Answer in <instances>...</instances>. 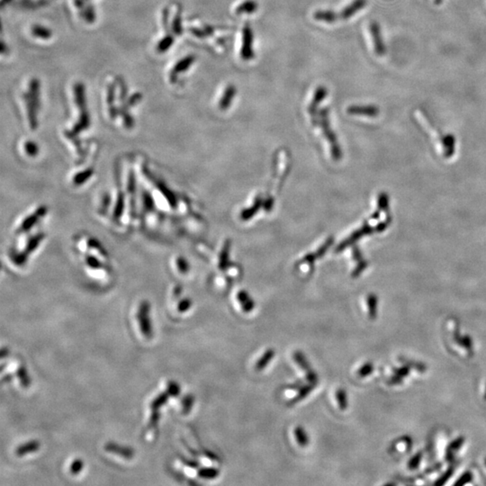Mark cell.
Returning <instances> with one entry per match:
<instances>
[{
    "label": "cell",
    "mask_w": 486,
    "mask_h": 486,
    "mask_svg": "<svg viewBox=\"0 0 486 486\" xmlns=\"http://www.w3.org/2000/svg\"><path fill=\"white\" fill-rule=\"evenodd\" d=\"M237 299L240 303V306L241 308L243 310V312L245 313H251L252 311H253L254 307H255V303L253 302L252 298L250 297V296L247 294L245 291H241L238 294L237 296Z\"/></svg>",
    "instance_id": "12"
},
{
    "label": "cell",
    "mask_w": 486,
    "mask_h": 486,
    "mask_svg": "<svg viewBox=\"0 0 486 486\" xmlns=\"http://www.w3.org/2000/svg\"><path fill=\"white\" fill-rule=\"evenodd\" d=\"M348 113L350 115L377 116L379 113V110L377 106H352L348 108Z\"/></svg>",
    "instance_id": "5"
},
{
    "label": "cell",
    "mask_w": 486,
    "mask_h": 486,
    "mask_svg": "<svg viewBox=\"0 0 486 486\" xmlns=\"http://www.w3.org/2000/svg\"><path fill=\"white\" fill-rule=\"evenodd\" d=\"M316 384H317L316 383H307L304 385H301L296 395L292 398L291 403H297L299 401H303L304 398H306L314 391Z\"/></svg>",
    "instance_id": "9"
},
{
    "label": "cell",
    "mask_w": 486,
    "mask_h": 486,
    "mask_svg": "<svg viewBox=\"0 0 486 486\" xmlns=\"http://www.w3.org/2000/svg\"><path fill=\"white\" fill-rule=\"evenodd\" d=\"M335 398L338 409L340 411H346L349 406V400L346 390L343 388H338L335 393Z\"/></svg>",
    "instance_id": "16"
},
{
    "label": "cell",
    "mask_w": 486,
    "mask_h": 486,
    "mask_svg": "<svg viewBox=\"0 0 486 486\" xmlns=\"http://www.w3.org/2000/svg\"><path fill=\"white\" fill-rule=\"evenodd\" d=\"M169 394L168 392L167 393H163L161 395L157 396L155 398L154 401H152V403L150 404V408L152 410H159L160 407L162 406L164 403H166L167 401L169 399Z\"/></svg>",
    "instance_id": "20"
},
{
    "label": "cell",
    "mask_w": 486,
    "mask_h": 486,
    "mask_svg": "<svg viewBox=\"0 0 486 486\" xmlns=\"http://www.w3.org/2000/svg\"><path fill=\"white\" fill-rule=\"evenodd\" d=\"M293 360L296 364V366L305 373L312 370V366L310 365L309 361L306 359L305 355L301 351H295L293 353Z\"/></svg>",
    "instance_id": "11"
},
{
    "label": "cell",
    "mask_w": 486,
    "mask_h": 486,
    "mask_svg": "<svg viewBox=\"0 0 486 486\" xmlns=\"http://www.w3.org/2000/svg\"><path fill=\"white\" fill-rule=\"evenodd\" d=\"M149 303L148 302H143L140 304L138 311V322L143 336L147 338H150L152 336V327L149 320Z\"/></svg>",
    "instance_id": "1"
},
{
    "label": "cell",
    "mask_w": 486,
    "mask_h": 486,
    "mask_svg": "<svg viewBox=\"0 0 486 486\" xmlns=\"http://www.w3.org/2000/svg\"><path fill=\"white\" fill-rule=\"evenodd\" d=\"M253 31L250 25H245L242 31V45L240 50V56L244 61H250L254 58L253 50Z\"/></svg>",
    "instance_id": "2"
},
{
    "label": "cell",
    "mask_w": 486,
    "mask_h": 486,
    "mask_svg": "<svg viewBox=\"0 0 486 486\" xmlns=\"http://www.w3.org/2000/svg\"><path fill=\"white\" fill-rule=\"evenodd\" d=\"M367 306H368V315L371 319L376 318L377 316V298L375 296H369L367 299Z\"/></svg>",
    "instance_id": "22"
},
{
    "label": "cell",
    "mask_w": 486,
    "mask_h": 486,
    "mask_svg": "<svg viewBox=\"0 0 486 486\" xmlns=\"http://www.w3.org/2000/svg\"><path fill=\"white\" fill-rule=\"evenodd\" d=\"M191 305H192V303L189 299H184L181 302H179L178 303V306H177V309L180 312V313H185L187 311H189L190 308H191Z\"/></svg>",
    "instance_id": "27"
},
{
    "label": "cell",
    "mask_w": 486,
    "mask_h": 486,
    "mask_svg": "<svg viewBox=\"0 0 486 486\" xmlns=\"http://www.w3.org/2000/svg\"><path fill=\"white\" fill-rule=\"evenodd\" d=\"M236 92H237V88L234 85H229L225 88L223 97L221 98L220 103H219L220 108L222 110H225L229 107L232 100H233V98H234Z\"/></svg>",
    "instance_id": "7"
},
{
    "label": "cell",
    "mask_w": 486,
    "mask_h": 486,
    "mask_svg": "<svg viewBox=\"0 0 486 486\" xmlns=\"http://www.w3.org/2000/svg\"><path fill=\"white\" fill-rule=\"evenodd\" d=\"M194 59L195 58L193 55H190V56H188V57L184 58L182 61H180L176 65L175 69H174V72L175 73H179V72H183L185 70L189 69V67L194 63Z\"/></svg>",
    "instance_id": "19"
},
{
    "label": "cell",
    "mask_w": 486,
    "mask_h": 486,
    "mask_svg": "<svg viewBox=\"0 0 486 486\" xmlns=\"http://www.w3.org/2000/svg\"><path fill=\"white\" fill-rule=\"evenodd\" d=\"M328 95V90H327L326 87L323 86H318L316 89H315V96H314V98H313V101L312 103L309 106V113H311L312 115H314L316 113V110H317V107L319 106V104L325 99V97H327Z\"/></svg>",
    "instance_id": "6"
},
{
    "label": "cell",
    "mask_w": 486,
    "mask_h": 486,
    "mask_svg": "<svg viewBox=\"0 0 486 486\" xmlns=\"http://www.w3.org/2000/svg\"><path fill=\"white\" fill-rule=\"evenodd\" d=\"M366 5V0H354L341 11V13L339 14V18L343 20H347L351 17H353L359 10L363 9Z\"/></svg>",
    "instance_id": "4"
},
{
    "label": "cell",
    "mask_w": 486,
    "mask_h": 486,
    "mask_svg": "<svg viewBox=\"0 0 486 486\" xmlns=\"http://www.w3.org/2000/svg\"><path fill=\"white\" fill-rule=\"evenodd\" d=\"M305 379L308 383H316L318 382V376L313 369L311 371L305 373Z\"/></svg>",
    "instance_id": "28"
},
{
    "label": "cell",
    "mask_w": 486,
    "mask_h": 486,
    "mask_svg": "<svg viewBox=\"0 0 486 486\" xmlns=\"http://www.w3.org/2000/svg\"><path fill=\"white\" fill-rule=\"evenodd\" d=\"M293 434H294V437H295V439H296L299 446H302V447L308 446L309 438H308L307 432L305 431L303 427L302 426L295 427L294 430H293Z\"/></svg>",
    "instance_id": "14"
},
{
    "label": "cell",
    "mask_w": 486,
    "mask_h": 486,
    "mask_svg": "<svg viewBox=\"0 0 486 486\" xmlns=\"http://www.w3.org/2000/svg\"><path fill=\"white\" fill-rule=\"evenodd\" d=\"M275 356V350L274 349H268L264 351L263 354L257 359L255 364V369L257 371H262L264 368L269 366V363L272 361Z\"/></svg>",
    "instance_id": "8"
},
{
    "label": "cell",
    "mask_w": 486,
    "mask_h": 486,
    "mask_svg": "<svg viewBox=\"0 0 486 486\" xmlns=\"http://www.w3.org/2000/svg\"><path fill=\"white\" fill-rule=\"evenodd\" d=\"M180 393V387L176 382H170L168 385V394L173 397H176Z\"/></svg>",
    "instance_id": "26"
},
{
    "label": "cell",
    "mask_w": 486,
    "mask_h": 486,
    "mask_svg": "<svg viewBox=\"0 0 486 486\" xmlns=\"http://www.w3.org/2000/svg\"><path fill=\"white\" fill-rule=\"evenodd\" d=\"M83 461L81 459H76L74 460L71 465H70V467H69V471L72 475H78L80 474L81 472V470L83 468Z\"/></svg>",
    "instance_id": "25"
},
{
    "label": "cell",
    "mask_w": 486,
    "mask_h": 486,
    "mask_svg": "<svg viewBox=\"0 0 486 486\" xmlns=\"http://www.w3.org/2000/svg\"><path fill=\"white\" fill-rule=\"evenodd\" d=\"M257 7H258V5H257L256 1H254V0H246V1L242 2L240 6L236 8L235 13L237 15L252 14V13L257 11Z\"/></svg>",
    "instance_id": "15"
},
{
    "label": "cell",
    "mask_w": 486,
    "mask_h": 486,
    "mask_svg": "<svg viewBox=\"0 0 486 486\" xmlns=\"http://www.w3.org/2000/svg\"><path fill=\"white\" fill-rule=\"evenodd\" d=\"M106 451L110 452V453L117 454V455H120V456L126 457L127 458H132V454H133L132 449H129V448L124 447V446H117L115 444H107L106 446Z\"/></svg>",
    "instance_id": "17"
},
{
    "label": "cell",
    "mask_w": 486,
    "mask_h": 486,
    "mask_svg": "<svg viewBox=\"0 0 486 486\" xmlns=\"http://www.w3.org/2000/svg\"><path fill=\"white\" fill-rule=\"evenodd\" d=\"M441 2H442V0H435V3L437 5H440V4H441Z\"/></svg>",
    "instance_id": "29"
},
{
    "label": "cell",
    "mask_w": 486,
    "mask_h": 486,
    "mask_svg": "<svg viewBox=\"0 0 486 486\" xmlns=\"http://www.w3.org/2000/svg\"><path fill=\"white\" fill-rule=\"evenodd\" d=\"M193 404H194V397H193V395H189L185 396L183 399V402H182L184 413H189L190 412V410L192 409Z\"/></svg>",
    "instance_id": "24"
},
{
    "label": "cell",
    "mask_w": 486,
    "mask_h": 486,
    "mask_svg": "<svg viewBox=\"0 0 486 486\" xmlns=\"http://www.w3.org/2000/svg\"><path fill=\"white\" fill-rule=\"evenodd\" d=\"M369 29H370V33H371L375 52L378 56H383L385 53V45L383 42V36L381 34V29L379 26V23L376 21H373L370 23Z\"/></svg>",
    "instance_id": "3"
},
{
    "label": "cell",
    "mask_w": 486,
    "mask_h": 486,
    "mask_svg": "<svg viewBox=\"0 0 486 486\" xmlns=\"http://www.w3.org/2000/svg\"><path fill=\"white\" fill-rule=\"evenodd\" d=\"M18 378H19V380L21 383L23 384V386L24 387H27L29 384H30V380H29L28 375H27V372L25 370L24 367H20L18 369Z\"/></svg>",
    "instance_id": "23"
},
{
    "label": "cell",
    "mask_w": 486,
    "mask_h": 486,
    "mask_svg": "<svg viewBox=\"0 0 486 486\" xmlns=\"http://www.w3.org/2000/svg\"><path fill=\"white\" fill-rule=\"evenodd\" d=\"M39 448H40L39 441H30V442H27V443H25L23 445L18 446V448H17V455H18V457H23V456H25V455H28V454H31V453L37 451Z\"/></svg>",
    "instance_id": "13"
},
{
    "label": "cell",
    "mask_w": 486,
    "mask_h": 486,
    "mask_svg": "<svg viewBox=\"0 0 486 486\" xmlns=\"http://www.w3.org/2000/svg\"><path fill=\"white\" fill-rule=\"evenodd\" d=\"M198 475L204 479H214L220 475L219 469L214 467H205L198 470Z\"/></svg>",
    "instance_id": "18"
},
{
    "label": "cell",
    "mask_w": 486,
    "mask_h": 486,
    "mask_svg": "<svg viewBox=\"0 0 486 486\" xmlns=\"http://www.w3.org/2000/svg\"><path fill=\"white\" fill-rule=\"evenodd\" d=\"M374 370V366L370 362H366L363 366L358 369V376L359 378H366L369 375H371L372 372Z\"/></svg>",
    "instance_id": "21"
},
{
    "label": "cell",
    "mask_w": 486,
    "mask_h": 486,
    "mask_svg": "<svg viewBox=\"0 0 486 486\" xmlns=\"http://www.w3.org/2000/svg\"><path fill=\"white\" fill-rule=\"evenodd\" d=\"M314 18L317 21L332 23L336 22L339 16L332 10H318L315 12Z\"/></svg>",
    "instance_id": "10"
}]
</instances>
